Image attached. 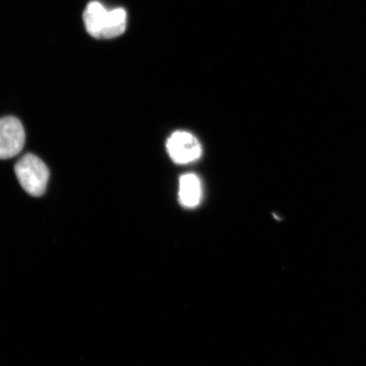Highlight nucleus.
Instances as JSON below:
<instances>
[{"instance_id":"obj_4","label":"nucleus","mask_w":366,"mask_h":366,"mask_svg":"<svg viewBox=\"0 0 366 366\" xmlns=\"http://www.w3.org/2000/svg\"><path fill=\"white\" fill-rule=\"evenodd\" d=\"M167 149L173 162L181 164L194 162L202 154V146L198 139L184 131L174 132L167 140Z\"/></svg>"},{"instance_id":"obj_1","label":"nucleus","mask_w":366,"mask_h":366,"mask_svg":"<svg viewBox=\"0 0 366 366\" xmlns=\"http://www.w3.org/2000/svg\"><path fill=\"white\" fill-rule=\"evenodd\" d=\"M127 15L124 9L107 11L98 1H92L84 13L86 31L95 39H112L124 34Z\"/></svg>"},{"instance_id":"obj_2","label":"nucleus","mask_w":366,"mask_h":366,"mask_svg":"<svg viewBox=\"0 0 366 366\" xmlns=\"http://www.w3.org/2000/svg\"><path fill=\"white\" fill-rule=\"evenodd\" d=\"M15 172L22 189L27 194L41 197L45 193L49 171L42 159L33 154L23 155L16 164Z\"/></svg>"},{"instance_id":"obj_3","label":"nucleus","mask_w":366,"mask_h":366,"mask_svg":"<svg viewBox=\"0 0 366 366\" xmlns=\"http://www.w3.org/2000/svg\"><path fill=\"white\" fill-rule=\"evenodd\" d=\"M25 141V130L20 120L14 117L0 118V159L16 157Z\"/></svg>"},{"instance_id":"obj_5","label":"nucleus","mask_w":366,"mask_h":366,"mask_svg":"<svg viewBox=\"0 0 366 366\" xmlns=\"http://www.w3.org/2000/svg\"><path fill=\"white\" fill-rule=\"evenodd\" d=\"M202 199V185L194 174H186L179 181V200L183 207L194 209Z\"/></svg>"}]
</instances>
